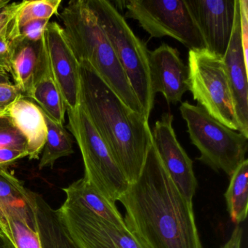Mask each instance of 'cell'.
<instances>
[{"label":"cell","instance_id":"1","mask_svg":"<svg viewBox=\"0 0 248 248\" xmlns=\"http://www.w3.org/2000/svg\"><path fill=\"white\" fill-rule=\"evenodd\" d=\"M129 232L144 248H202L192 202L167 172L152 143L138 179L118 200Z\"/></svg>","mask_w":248,"mask_h":248},{"label":"cell","instance_id":"2","mask_svg":"<svg viewBox=\"0 0 248 248\" xmlns=\"http://www.w3.org/2000/svg\"><path fill=\"white\" fill-rule=\"evenodd\" d=\"M79 104L132 184L140 175L153 143L149 120L126 106L89 66L79 65Z\"/></svg>","mask_w":248,"mask_h":248},{"label":"cell","instance_id":"3","mask_svg":"<svg viewBox=\"0 0 248 248\" xmlns=\"http://www.w3.org/2000/svg\"><path fill=\"white\" fill-rule=\"evenodd\" d=\"M59 16L79 64L91 67L126 106L143 114L127 76L86 0L71 1Z\"/></svg>","mask_w":248,"mask_h":248},{"label":"cell","instance_id":"4","mask_svg":"<svg viewBox=\"0 0 248 248\" xmlns=\"http://www.w3.org/2000/svg\"><path fill=\"white\" fill-rule=\"evenodd\" d=\"M108 38L114 53L127 76L130 86L149 120L155 104V95L151 82L146 43L129 27L124 18L107 0H86Z\"/></svg>","mask_w":248,"mask_h":248},{"label":"cell","instance_id":"5","mask_svg":"<svg viewBox=\"0 0 248 248\" xmlns=\"http://www.w3.org/2000/svg\"><path fill=\"white\" fill-rule=\"evenodd\" d=\"M180 111L191 143L200 151L199 160L231 176L246 159L248 138L219 123L200 106L186 101L181 104Z\"/></svg>","mask_w":248,"mask_h":248},{"label":"cell","instance_id":"6","mask_svg":"<svg viewBox=\"0 0 248 248\" xmlns=\"http://www.w3.org/2000/svg\"><path fill=\"white\" fill-rule=\"evenodd\" d=\"M66 127L78 143L85 167L83 178L101 194L116 202L130 183L108 152L82 106L66 109Z\"/></svg>","mask_w":248,"mask_h":248},{"label":"cell","instance_id":"7","mask_svg":"<svg viewBox=\"0 0 248 248\" xmlns=\"http://www.w3.org/2000/svg\"><path fill=\"white\" fill-rule=\"evenodd\" d=\"M189 91L198 105L231 130L239 131L223 59L207 50H189Z\"/></svg>","mask_w":248,"mask_h":248},{"label":"cell","instance_id":"8","mask_svg":"<svg viewBox=\"0 0 248 248\" xmlns=\"http://www.w3.org/2000/svg\"><path fill=\"white\" fill-rule=\"evenodd\" d=\"M125 17L139 21L151 37H170L189 50L206 49L202 36L185 0H130Z\"/></svg>","mask_w":248,"mask_h":248},{"label":"cell","instance_id":"9","mask_svg":"<svg viewBox=\"0 0 248 248\" xmlns=\"http://www.w3.org/2000/svg\"><path fill=\"white\" fill-rule=\"evenodd\" d=\"M66 198L58 214L78 248H144L129 232L120 229L84 207L63 189Z\"/></svg>","mask_w":248,"mask_h":248},{"label":"cell","instance_id":"10","mask_svg":"<svg viewBox=\"0 0 248 248\" xmlns=\"http://www.w3.org/2000/svg\"><path fill=\"white\" fill-rule=\"evenodd\" d=\"M173 115L162 114L152 133L155 149L172 181L187 201L192 202L197 188L193 162L177 139L172 127Z\"/></svg>","mask_w":248,"mask_h":248},{"label":"cell","instance_id":"11","mask_svg":"<svg viewBox=\"0 0 248 248\" xmlns=\"http://www.w3.org/2000/svg\"><path fill=\"white\" fill-rule=\"evenodd\" d=\"M45 41L50 68L66 109L79 106V64L71 48L62 25L49 22L45 31Z\"/></svg>","mask_w":248,"mask_h":248},{"label":"cell","instance_id":"12","mask_svg":"<svg viewBox=\"0 0 248 248\" xmlns=\"http://www.w3.org/2000/svg\"><path fill=\"white\" fill-rule=\"evenodd\" d=\"M206 49L224 57L234 23L236 0H185Z\"/></svg>","mask_w":248,"mask_h":248},{"label":"cell","instance_id":"13","mask_svg":"<svg viewBox=\"0 0 248 248\" xmlns=\"http://www.w3.org/2000/svg\"><path fill=\"white\" fill-rule=\"evenodd\" d=\"M148 62L153 93H161L169 104L180 102L189 91V82L188 66L178 50L163 43L155 50H149Z\"/></svg>","mask_w":248,"mask_h":248},{"label":"cell","instance_id":"14","mask_svg":"<svg viewBox=\"0 0 248 248\" xmlns=\"http://www.w3.org/2000/svg\"><path fill=\"white\" fill-rule=\"evenodd\" d=\"M223 59L239 125V133L248 138V66L245 64L241 39L239 0H236L232 38Z\"/></svg>","mask_w":248,"mask_h":248},{"label":"cell","instance_id":"15","mask_svg":"<svg viewBox=\"0 0 248 248\" xmlns=\"http://www.w3.org/2000/svg\"><path fill=\"white\" fill-rule=\"evenodd\" d=\"M27 203L42 248H78L58 214L41 194L27 189Z\"/></svg>","mask_w":248,"mask_h":248},{"label":"cell","instance_id":"16","mask_svg":"<svg viewBox=\"0 0 248 248\" xmlns=\"http://www.w3.org/2000/svg\"><path fill=\"white\" fill-rule=\"evenodd\" d=\"M29 99L35 101L43 113L52 120L64 125L66 108L50 68L44 37L41 41L32 91Z\"/></svg>","mask_w":248,"mask_h":248},{"label":"cell","instance_id":"17","mask_svg":"<svg viewBox=\"0 0 248 248\" xmlns=\"http://www.w3.org/2000/svg\"><path fill=\"white\" fill-rule=\"evenodd\" d=\"M6 113L27 140L29 159H39L47 133L41 108L22 95L7 108Z\"/></svg>","mask_w":248,"mask_h":248},{"label":"cell","instance_id":"18","mask_svg":"<svg viewBox=\"0 0 248 248\" xmlns=\"http://www.w3.org/2000/svg\"><path fill=\"white\" fill-rule=\"evenodd\" d=\"M0 226L16 248H42L40 235L33 226L27 201L0 208Z\"/></svg>","mask_w":248,"mask_h":248},{"label":"cell","instance_id":"19","mask_svg":"<svg viewBox=\"0 0 248 248\" xmlns=\"http://www.w3.org/2000/svg\"><path fill=\"white\" fill-rule=\"evenodd\" d=\"M72 193L77 200L90 211L120 229H127L124 217L115 202L104 197L91 183L82 178L63 188Z\"/></svg>","mask_w":248,"mask_h":248},{"label":"cell","instance_id":"20","mask_svg":"<svg viewBox=\"0 0 248 248\" xmlns=\"http://www.w3.org/2000/svg\"><path fill=\"white\" fill-rule=\"evenodd\" d=\"M41 41L37 43L27 41L14 43L11 75L15 82L14 85L27 98H30L32 91L40 59Z\"/></svg>","mask_w":248,"mask_h":248},{"label":"cell","instance_id":"21","mask_svg":"<svg viewBox=\"0 0 248 248\" xmlns=\"http://www.w3.org/2000/svg\"><path fill=\"white\" fill-rule=\"evenodd\" d=\"M248 160L245 159L230 176L225 193L227 210L232 222L239 224L246 219L248 209Z\"/></svg>","mask_w":248,"mask_h":248},{"label":"cell","instance_id":"22","mask_svg":"<svg viewBox=\"0 0 248 248\" xmlns=\"http://www.w3.org/2000/svg\"><path fill=\"white\" fill-rule=\"evenodd\" d=\"M44 116L47 133L39 162L40 170L53 168L58 159L74 153L73 141L65 126L58 124L46 114Z\"/></svg>","mask_w":248,"mask_h":248},{"label":"cell","instance_id":"23","mask_svg":"<svg viewBox=\"0 0 248 248\" xmlns=\"http://www.w3.org/2000/svg\"><path fill=\"white\" fill-rule=\"evenodd\" d=\"M62 3V0L23 1L22 5L9 24L12 41L17 31L27 23L35 20H50L58 14Z\"/></svg>","mask_w":248,"mask_h":248},{"label":"cell","instance_id":"24","mask_svg":"<svg viewBox=\"0 0 248 248\" xmlns=\"http://www.w3.org/2000/svg\"><path fill=\"white\" fill-rule=\"evenodd\" d=\"M27 189L7 168L0 166V208L5 204L27 201Z\"/></svg>","mask_w":248,"mask_h":248},{"label":"cell","instance_id":"25","mask_svg":"<svg viewBox=\"0 0 248 248\" xmlns=\"http://www.w3.org/2000/svg\"><path fill=\"white\" fill-rule=\"evenodd\" d=\"M11 148L27 152V142L9 116L5 114L0 115V149Z\"/></svg>","mask_w":248,"mask_h":248},{"label":"cell","instance_id":"26","mask_svg":"<svg viewBox=\"0 0 248 248\" xmlns=\"http://www.w3.org/2000/svg\"><path fill=\"white\" fill-rule=\"evenodd\" d=\"M49 21L50 20H35L27 23L17 31L13 43L20 41L39 43L44 37L46 27L50 22Z\"/></svg>","mask_w":248,"mask_h":248},{"label":"cell","instance_id":"27","mask_svg":"<svg viewBox=\"0 0 248 248\" xmlns=\"http://www.w3.org/2000/svg\"><path fill=\"white\" fill-rule=\"evenodd\" d=\"M10 22L0 31V71L8 74H11L12 71L14 50V43L10 36Z\"/></svg>","mask_w":248,"mask_h":248},{"label":"cell","instance_id":"28","mask_svg":"<svg viewBox=\"0 0 248 248\" xmlns=\"http://www.w3.org/2000/svg\"><path fill=\"white\" fill-rule=\"evenodd\" d=\"M240 15V32L245 64L248 66V1L239 0Z\"/></svg>","mask_w":248,"mask_h":248},{"label":"cell","instance_id":"29","mask_svg":"<svg viewBox=\"0 0 248 248\" xmlns=\"http://www.w3.org/2000/svg\"><path fill=\"white\" fill-rule=\"evenodd\" d=\"M21 96L19 90L13 84H0V109H7Z\"/></svg>","mask_w":248,"mask_h":248},{"label":"cell","instance_id":"30","mask_svg":"<svg viewBox=\"0 0 248 248\" xmlns=\"http://www.w3.org/2000/svg\"><path fill=\"white\" fill-rule=\"evenodd\" d=\"M24 157H28L27 152L11 148L0 149V166L4 168Z\"/></svg>","mask_w":248,"mask_h":248},{"label":"cell","instance_id":"31","mask_svg":"<svg viewBox=\"0 0 248 248\" xmlns=\"http://www.w3.org/2000/svg\"><path fill=\"white\" fill-rule=\"evenodd\" d=\"M22 4L23 1L21 2H11L0 10V31L14 18Z\"/></svg>","mask_w":248,"mask_h":248},{"label":"cell","instance_id":"32","mask_svg":"<svg viewBox=\"0 0 248 248\" xmlns=\"http://www.w3.org/2000/svg\"><path fill=\"white\" fill-rule=\"evenodd\" d=\"M243 230L242 227L236 226L232 232L231 237L221 248H241Z\"/></svg>","mask_w":248,"mask_h":248},{"label":"cell","instance_id":"33","mask_svg":"<svg viewBox=\"0 0 248 248\" xmlns=\"http://www.w3.org/2000/svg\"><path fill=\"white\" fill-rule=\"evenodd\" d=\"M0 248H16L14 244L9 239L0 237Z\"/></svg>","mask_w":248,"mask_h":248},{"label":"cell","instance_id":"34","mask_svg":"<svg viewBox=\"0 0 248 248\" xmlns=\"http://www.w3.org/2000/svg\"><path fill=\"white\" fill-rule=\"evenodd\" d=\"M0 84H12L9 75L6 72L0 71Z\"/></svg>","mask_w":248,"mask_h":248},{"label":"cell","instance_id":"35","mask_svg":"<svg viewBox=\"0 0 248 248\" xmlns=\"http://www.w3.org/2000/svg\"><path fill=\"white\" fill-rule=\"evenodd\" d=\"M10 3H11L10 0H0V10L5 8Z\"/></svg>","mask_w":248,"mask_h":248},{"label":"cell","instance_id":"36","mask_svg":"<svg viewBox=\"0 0 248 248\" xmlns=\"http://www.w3.org/2000/svg\"><path fill=\"white\" fill-rule=\"evenodd\" d=\"M0 237L3 238V239H9V238H8V236H7L6 233H5V232H4L3 229H2V227L0 226Z\"/></svg>","mask_w":248,"mask_h":248},{"label":"cell","instance_id":"37","mask_svg":"<svg viewBox=\"0 0 248 248\" xmlns=\"http://www.w3.org/2000/svg\"><path fill=\"white\" fill-rule=\"evenodd\" d=\"M5 111H6V109H5V110L0 109V115H2V114H5Z\"/></svg>","mask_w":248,"mask_h":248},{"label":"cell","instance_id":"38","mask_svg":"<svg viewBox=\"0 0 248 248\" xmlns=\"http://www.w3.org/2000/svg\"></svg>","mask_w":248,"mask_h":248}]
</instances>
